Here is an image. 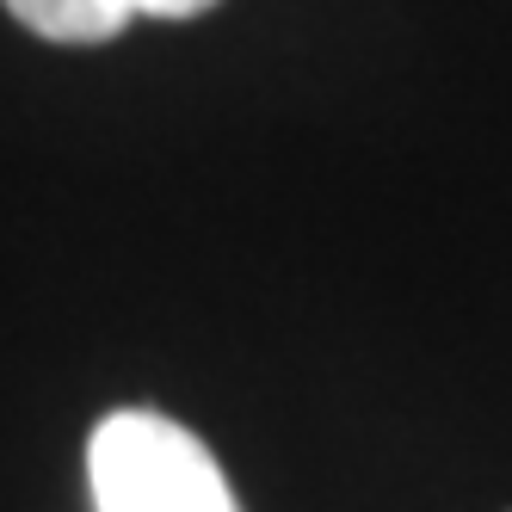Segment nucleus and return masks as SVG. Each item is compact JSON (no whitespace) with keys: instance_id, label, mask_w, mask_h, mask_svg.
<instances>
[{"instance_id":"1","label":"nucleus","mask_w":512,"mask_h":512,"mask_svg":"<svg viewBox=\"0 0 512 512\" xmlns=\"http://www.w3.org/2000/svg\"><path fill=\"white\" fill-rule=\"evenodd\" d=\"M93 512H241L223 463L167 414L118 408L87 445Z\"/></svg>"},{"instance_id":"2","label":"nucleus","mask_w":512,"mask_h":512,"mask_svg":"<svg viewBox=\"0 0 512 512\" xmlns=\"http://www.w3.org/2000/svg\"><path fill=\"white\" fill-rule=\"evenodd\" d=\"M0 7L50 44H105L130 19H198L216 0H0Z\"/></svg>"}]
</instances>
